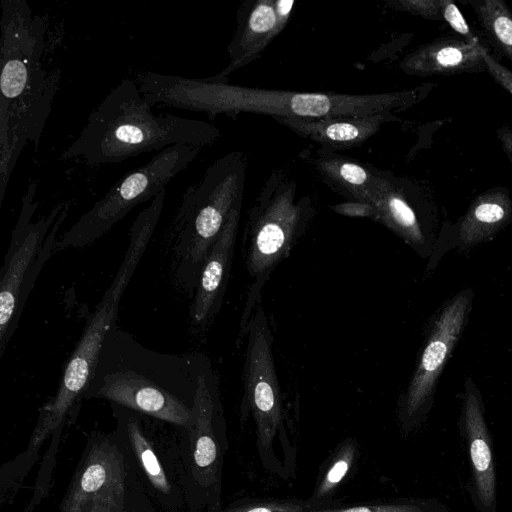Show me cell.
I'll return each instance as SVG.
<instances>
[{
  "label": "cell",
  "instance_id": "cell-1",
  "mask_svg": "<svg viewBox=\"0 0 512 512\" xmlns=\"http://www.w3.org/2000/svg\"><path fill=\"white\" fill-rule=\"evenodd\" d=\"M135 82L151 107L203 112L209 120L220 114L233 116L242 112L302 119L367 117L404 109L419 96L416 90L341 94L265 89L230 84L227 78L217 75L195 79L151 71L139 72Z\"/></svg>",
  "mask_w": 512,
  "mask_h": 512
},
{
  "label": "cell",
  "instance_id": "cell-2",
  "mask_svg": "<svg viewBox=\"0 0 512 512\" xmlns=\"http://www.w3.org/2000/svg\"><path fill=\"white\" fill-rule=\"evenodd\" d=\"M0 207L24 147L40 139L59 90L61 72L42 66L46 26L26 0L1 1Z\"/></svg>",
  "mask_w": 512,
  "mask_h": 512
},
{
  "label": "cell",
  "instance_id": "cell-3",
  "mask_svg": "<svg viewBox=\"0 0 512 512\" xmlns=\"http://www.w3.org/2000/svg\"><path fill=\"white\" fill-rule=\"evenodd\" d=\"M210 364L202 354L156 353L114 326L105 336L83 398L105 399L185 427L191 420L199 376Z\"/></svg>",
  "mask_w": 512,
  "mask_h": 512
},
{
  "label": "cell",
  "instance_id": "cell-4",
  "mask_svg": "<svg viewBox=\"0 0 512 512\" xmlns=\"http://www.w3.org/2000/svg\"><path fill=\"white\" fill-rule=\"evenodd\" d=\"M220 130L208 122L173 114H154L136 82L124 78L90 113L79 136L59 156L82 158L90 166L119 163L172 145L203 148Z\"/></svg>",
  "mask_w": 512,
  "mask_h": 512
},
{
  "label": "cell",
  "instance_id": "cell-5",
  "mask_svg": "<svg viewBox=\"0 0 512 512\" xmlns=\"http://www.w3.org/2000/svg\"><path fill=\"white\" fill-rule=\"evenodd\" d=\"M163 195H157L142 210L129 230V245L123 261L101 301L89 316L83 333L65 364L57 392L39 411L27 449L14 459L16 466L28 472L43 442L60 435L68 415L83 398L108 331L115 326L119 304L160 219Z\"/></svg>",
  "mask_w": 512,
  "mask_h": 512
},
{
  "label": "cell",
  "instance_id": "cell-6",
  "mask_svg": "<svg viewBox=\"0 0 512 512\" xmlns=\"http://www.w3.org/2000/svg\"><path fill=\"white\" fill-rule=\"evenodd\" d=\"M247 164L233 151L213 162L184 191L170 228L175 275L194 294L206 258L230 213L242 206Z\"/></svg>",
  "mask_w": 512,
  "mask_h": 512
},
{
  "label": "cell",
  "instance_id": "cell-7",
  "mask_svg": "<svg viewBox=\"0 0 512 512\" xmlns=\"http://www.w3.org/2000/svg\"><path fill=\"white\" fill-rule=\"evenodd\" d=\"M297 195L294 179L283 170H274L248 213L242 252L251 282L239 335L260 304L263 287L272 272L290 255L315 215L311 198Z\"/></svg>",
  "mask_w": 512,
  "mask_h": 512
},
{
  "label": "cell",
  "instance_id": "cell-8",
  "mask_svg": "<svg viewBox=\"0 0 512 512\" xmlns=\"http://www.w3.org/2000/svg\"><path fill=\"white\" fill-rule=\"evenodd\" d=\"M246 340L241 416L251 415L264 469L283 480L294 477L297 449L289 437L272 351L269 320L259 304L238 341Z\"/></svg>",
  "mask_w": 512,
  "mask_h": 512
},
{
  "label": "cell",
  "instance_id": "cell-9",
  "mask_svg": "<svg viewBox=\"0 0 512 512\" xmlns=\"http://www.w3.org/2000/svg\"><path fill=\"white\" fill-rule=\"evenodd\" d=\"M177 430L188 512H221L228 438L219 378L212 364L199 376L189 424Z\"/></svg>",
  "mask_w": 512,
  "mask_h": 512
},
{
  "label": "cell",
  "instance_id": "cell-10",
  "mask_svg": "<svg viewBox=\"0 0 512 512\" xmlns=\"http://www.w3.org/2000/svg\"><path fill=\"white\" fill-rule=\"evenodd\" d=\"M36 190V182L31 180L22 196L20 213L0 271V357L16 331L40 270L54 253L58 231L71 207V201L60 202L48 215L33 221L39 206Z\"/></svg>",
  "mask_w": 512,
  "mask_h": 512
},
{
  "label": "cell",
  "instance_id": "cell-11",
  "mask_svg": "<svg viewBox=\"0 0 512 512\" xmlns=\"http://www.w3.org/2000/svg\"><path fill=\"white\" fill-rule=\"evenodd\" d=\"M200 151L201 148L191 145H172L159 151L145 165L125 174L57 238L54 253L83 248L98 240L133 208L153 200Z\"/></svg>",
  "mask_w": 512,
  "mask_h": 512
},
{
  "label": "cell",
  "instance_id": "cell-12",
  "mask_svg": "<svg viewBox=\"0 0 512 512\" xmlns=\"http://www.w3.org/2000/svg\"><path fill=\"white\" fill-rule=\"evenodd\" d=\"M112 432L136 472L147 496L169 512L185 507L184 469L178 430L167 432L161 420L113 404Z\"/></svg>",
  "mask_w": 512,
  "mask_h": 512
},
{
  "label": "cell",
  "instance_id": "cell-13",
  "mask_svg": "<svg viewBox=\"0 0 512 512\" xmlns=\"http://www.w3.org/2000/svg\"><path fill=\"white\" fill-rule=\"evenodd\" d=\"M100 495L114 497L120 512H153L149 498L113 433H91L59 512H84Z\"/></svg>",
  "mask_w": 512,
  "mask_h": 512
},
{
  "label": "cell",
  "instance_id": "cell-14",
  "mask_svg": "<svg viewBox=\"0 0 512 512\" xmlns=\"http://www.w3.org/2000/svg\"><path fill=\"white\" fill-rule=\"evenodd\" d=\"M469 304V292L458 294L434 322L418 365L398 403L397 420L404 435L419 428L431 409L437 379L460 337Z\"/></svg>",
  "mask_w": 512,
  "mask_h": 512
},
{
  "label": "cell",
  "instance_id": "cell-15",
  "mask_svg": "<svg viewBox=\"0 0 512 512\" xmlns=\"http://www.w3.org/2000/svg\"><path fill=\"white\" fill-rule=\"evenodd\" d=\"M294 0L246 1L237 13V27L228 45L229 64L217 74H229L257 59L286 27L294 11Z\"/></svg>",
  "mask_w": 512,
  "mask_h": 512
},
{
  "label": "cell",
  "instance_id": "cell-16",
  "mask_svg": "<svg viewBox=\"0 0 512 512\" xmlns=\"http://www.w3.org/2000/svg\"><path fill=\"white\" fill-rule=\"evenodd\" d=\"M462 428L469 451L473 503L479 512H496L497 483L491 438L480 398L469 380L463 401Z\"/></svg>",
  "mask_w": 512,
  "mask_h": 512
},
{
  "label": "cell",
  "instance_id": "cell-17",
  "mask_svg": "<svg viewBox=\"0 0 512 512\" xmlns=\"http://www.w3.org/2000/svg\"><path fill=\"white\" fill-rule=\"evenodd\" d=\"M241 207L230 213L203 265L190 308V317L195 324H206L221 308L234 256Z\"/></svg>",
  "mask_w": 512,
  "mask_h": 512
},
{
  "label": "cell",
  "instance_id": "cell-18",
  "mask_svg": "<svg viewBox=\"0 0 512 512\" xmlns=\"http://www.w3.org/2000/svg\"><path fill=\"white\" fill-rule=\"evenodd\" d=\"M478 39L448 37L428 43L407 55L400 66L411 75H450L487 69Z\"/></svg>",
  "mask_w": 512,
  "mask_h": 512
},
{
  "label": "cell",
  "instance_id": "cell-19",
  "mask_svg": "<svg viewBox=\"0 0 512 512\" xmlns=\"http://www.w3.org/2000/svg\"><path fill=\"white\" fill-rule=\"evenodd\" d=\"M301 137L310 139L332 152L336 149L356 147L375 135L392 113L367 117H330L302 119L272 117Z\"/></svg>",
  "mask_w": 512,
  "mask_h": 512
},
{
  "label": "cell",
  "instance_id": "cell-20",
  "mask_svg": "<svg viewBox=\"0 0 512 512\" xmlns=\"http://www.w3.org/2000/svg\"><path fill=\"white\" fill-rule=\"evenodd\" d=\"M315 165L326 183L349 201L369 204L377 191L383 172L356 160L324 151Z\"/></svg>",
  "mask_w": 512,
  "mask_h": 512
},
{
  "label": "cell",
  "instance_id": "cell-21",
  "mask_svg": "<svg viewBox=\"0 0 512 512\" xmlns=\"http://www.w3.org/2000/svg\"><path fill=\"white\" fill-rule=\"evenodd\" d=\"M370 206L374 209L375 221L385 225L415 249L423 246L425 238L417 215L404 193L387 174H383Z\"/></svg>",
  "mask_w": 512,
  "mask_h": 512
},
{
  "label": "cell",
  "instance_id": "cell-22",
  "mask_svg": "<svg viewBox=\"0 0 512 512\" xmlns=\"http://www.w3.org/2000/svg\"><path fill=\"white\" fill-rule=\"evenodd\" d=\"M359 455L360 448L355 438L349 436L340 441L322 463L316 484L308 499L322 509L342 504L335 499V495L352 473Z\"/></svg>",
  "mask_w": 512,
  "mask_h": 512
},
{
  "label": "cell",
  "instance_id": "cell-23",
  "mask_svg": "<svg viewBox=\"0 0 512 512\" xmlns=\"http://www.w3.org/2000/svg\"><path fill=\"white\" fill-rule=\"evenodd\" d=\"M511 214L512 204L507 193L486 192L472 203L460 225L459 238L468 245L481 242L498 231Z\"/></svg>",
  "mask_w": 512,
  "mask_h": 512
},
{
  "label": "cell",
  "instance_id": "cell-24",
  "mask_svg": "<svg viewBox=\"0 0 512 512\" xmlns=\"http://www.w3.org/2000/svg\"><path fill=\"white\" fill-rule=\"evenodd\" d=\"M479 22L494 44L512 61V12L501 0L473 1Z\"/></svg>",
  "mask_w": 512,
  "mask_h": 512
},
{
  "label": "cell",
  "instance_id": "cell-25",
  "mask_svg": "<svg viewBox=\"0 0 512 512\" xmlns=\"http://www.w3.org/2000/svg\"><path fill=\"white\" fill-rule=\"evenodd\" d=\"M310 512H447V509L434 499L401 498L351 504L342 503L336 507Z\"/></svg>",
  "mask_w": 512,
  "mask_h": 512
},
{
  "label": "cell",
  "instance_id": "cell-26",
  "mask_svg": "<svg viewBox=\"0 0 512 512\" xmlns=\"http://www.w3.org/2000/svg\"><path fill=\"white\" fill-rule=\"evenodd\" d=\"M319 509L322 508L308 498H242L221 512H310Z\"/></svg>",
  "mask_w": 512,
  "mask_h": 512
},
{
  "label": "cell",
  "instance_id": "cell-27",
  "mask_svg": "<svg viewBox=\"0 0 512 512\" xmlns=\"http://www.w3.org/2000/svg\"><path fill=\"white\" fill-rule=\"evenodd\" d=\"M389 4L397 10L427 19L438 20L442 18L443 0H394Z\"/></svg>",
  "mask_w": 512,
  "mask_h": 512
},
{
  "label": "cell",
  "instance_id": "cell-28",
  "mask_svg": "<svg viewBox=\"0 0 512 512\" xmlns=\"http://www.w3.org/2000/svg\"><path fill=\"white\" fill-rule=\"evenodd\" d=\"M442 19H444L454 31L462 35L465 39H477L471 32L466 20L453 1L443 0Z\"/></svg>",
  "mask_w": 512,
  "mask_h": 512
},
{
  "label": "cell",
  "instance_id": "cell-29",
  "mask_svg": "<svg viewBox=\"0 0 512 512\" xmlns=\"http://www.w3.org/2000/svg\"><path fill=\"white\" fill-rule=\"evenodd\" d=\"M482 56L490 75L512 94V72L497 62L484 46Z\"/></svg>",
  "mask_w": 512,
  "mask_h": 512
},
{
  "label": "cell",
  "instance_id": "cell-30",
  "mask_svg": "<svg viewBox=\"0 0 512 512\" xmlns=\"http://www.w3.org/2000/svg\"><path fill=\"white\" fill-rule=\"evenodd\" d=\"M333 209L340 214L348 216L368 217L373 220L375 218L374 209L365 203L348 201L334 206Z\"/></svg>",
  "mask_w": 512,
  "mask_h": 512
},
{
  "label": "cell",
  "instance_id": "cell-31",
  "mask_svg": "<svg viewBox=\"0 0 512 512\" xmlns=\"http://www.w3.org/2000/svg\"><path fill=\"white\" fill-rule=\"evenodd\" d=\"M84 512H120L118 505L111 495L96 497Z\"/></svg>",
  "mask_w": 512,
  "mask_h": 512
},
{
  "label": "cell",
  "instance_id": "cell-32",
  "mask_svg": "<svg viewBox=\"0 0 512 512\" xmlns=\"http://www.w3.org/2000/svg\"><path fill=\"white\" fill-rule=\"evenodd\" d=\"M497 133L502 147L512 163V128L504 126Z\"/></svg>",
  "mask_w": 512,
  "mask_h": 512
}]
</instances>
